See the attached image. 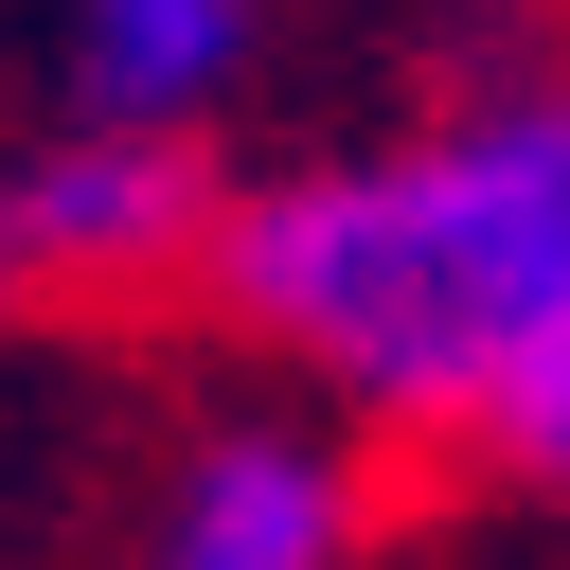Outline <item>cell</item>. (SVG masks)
Instances as JSON below:
<instances>
[{
	"mask_svg": "<svg viewBox=\"0 0 570 570\" xmlns=\"http://www.w3.org/2000/svg\"><path fill=\"white\" fill-rule=\"evenodd\" d=\"M196 321L392 463L570 517V18L463 53L321 160L232 178Z\"/></svg>",
	"mask_w": 570,
	"mask_h": 570,
	"instance_id": "6da1fadb",
	"label": "cell"
},
{
	"mask_svg": "<svg viewBox=\"0 0 570 570\" xmlns=\"http://www.w3.org/2000/svg\"><path fill=\"white\" fill-rule=\"evenodd\" d=\"M107 570H392V481H374V428H338L321 392H214L142 499H125V552Z\"/></svg>",
	"mask_w": 570,
	"mask_h": 570,
	"instance_id": "7a4b0ae2",
	"label": "cell"
},
{
	"mask_svg": "<svg viewBox=\"0 0 570 570\" xmlns=\"http://www.w3.org/2000/svg\"><path fill=\"white\" fill-rule=\"evenodd\" d=\"M232 214V142H178V125H89L53 107V142L0 160V267L18 303H196V249Z\"/></svg>",
	"mask_w": 570,
	"mask_h": 570,
	"instance_id": "3957f363",
	"label": "cell"
},
{
	"mask_svg": "<svg viewBox=\"0 0 570 570\" xmlns=\"http://www.w3.org/2000/svg\"><path fill=\"white\" fill-rule=\"evenodd\" d=\"M53 71L89 125H178L214 142L267 71V0H53Z\"/></svg>",
	"mask_w": 570,
	"mask_h": 570,
	"instance_id": "277c9868",
	"label": "cell"
},
{
	"mask_svg": "<svg viewBox=\"0 0 570 570\" xmlns=\"http://www.w3.org/2000/svg\"><path fill=\"white\" fill-rule=\"evenodd\" d=\"M0 303H18V267H0Z\"/></svg>",
	"mask_w": 570,
	"mask_h": 570,
	"instance_id": "5b68a950",
	"label": "cell"
}]
</instances>
